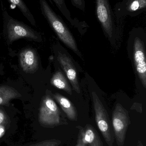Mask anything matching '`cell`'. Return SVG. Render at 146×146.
<instances>
[{"label": "cell", "mask_w": 146, "mask_h": 146, "mask_svg": "<svg viewBox=\"0 0 146 146\" xmlns=\"http://www.w3.org/2000/svg\"><path fill=\"white\" fill-rule=\"evenodd\" d=\"M39 3L42 15L59 38L78 54L79 50L75 40L61 18L51 7L46 0H39Z\"/></svg>", "instance_id": "1"}, {"label": "cell", "mask_w": 146, "mask_h": 146, "mask_svg": "<svg viewBox=\"0 0 146 146\" xmlns=\"http://www.w3.org/2000/svg\"><path fill=\"white\" fill-rule=\"evenodd\" d=\"M1 8L4 31L10 42L21 38H30L33 40H38L40 38V35L36 31L10 16L2 1Z\"/></svg>", "instance_id": "2"}, {"label": "cell", "mask_w": 146, "mask_h": 146, "mask_svg": "<svg viewBox=\"0 0 146 146\" xmlns=\"http://www.w3.org/2000/svg\"><path fill=\"white\" fill-rule=\"evenodd\" d=\"M95 120L98 128L109 146H113L114 135L111 131L110 121L106 109L95 92L92 93Z\"/></svg>", "instance_id": "3"}, {"label": "cell", "mask_w": 146, "mask_h": 146, "mask_svg": "<svg viewBox=\"0 0 146 146\" xmlns=\"http://www.w3.org/2000/svg\"><path fill=\"white\" fill-rule=\"evenodd\" d=\"M130 123L127 111L120 104H117L112 113V125L118 146H123L126 134Z\"/></svg>", "instance_id": "4"}, {"label": "cell", "mask_w": 146, "mask_h": 146, "mask_svg": "<svg viewBox=\"0 0 146 146\" xmlns=\"http://www.w3.org/2000/svg\"><path fill=\"white\" fill-rule=\"evenodd\" d=\"M96 14L105 34L111 38L114 33V24L109 0H96Z\"/></svg>", "instance_id": "5"}, {"label": "cell", "mask_w": 146, "mask_h": 146, "mask_svg": "<svg viewBox=\"0 0 146 146\" xmlns=\"http://www.w3.org/2000/svg\"><path fill=\"white\" fill-rule=\"evenodd\" d=\"M59 109L53 100L49 95L43 98L41 101L39 117L41 121L49 125L60 123Z\"/></svg>", "instance_id": "6"}, {"label": "cell", "mask_w": 146, "mask_h": 146, "mask_svg": "<svg viewBox=\"0 0 146 146\" xmlns=\"http://www.w3.org/2000/svg\"><path fill=\"white\" fill-rule=\"evenodd\" d=\"M134 60L138 76L143 87L146 88V59L143 42L139 37L135 39Z\"/></svg>", "instance_id": "7"}, {"label": "cell", "mask_w": 146, "mask_h": 146, "mask_svg": "<svg viewBox=\"0 0 146 146\" xmlns=\"http://www.w3.org/2000/svg\"><path fill=\"white\" fill-rule=\"evenodd\" d=\"M57 60L71 83L73 89L78 94L80 93V88L78 81L77 72L73 63L66 54L58 53Z\"/></svg>", "instance_id": "8"}, {"label": "cell", "mask_w": 146, "mask_h": 146, "mask_svg": "<svg viewBox=\"0 0 146 146\" xmlns=\"http://www.w3.org/2000/svg\"><path fill=\"white\" fill-rule=\"evenodd\" d=\"M21 67L25 72H35L38 68V60L34 50L28 48L21 51L19 56Z\"/></svg>", "instance_id": "9"}, {"label": "cell", "mask_w": 146, "mask_h": 146, "mask_svg": "<svg viewBox=\"0 0 146 146\" xmlns=\"http://www.w3.org/2000/svg\"><path fill=\"white\" fill-rule=\"evenodd\" d=\"M53 96L67 115L68 118L71 121H77L78 120L77 111L72 103L66 97L59 93L55 94Z\"/></svg>", "instance_id": "10"}, {"label": "cell", "mask_w": 146, "mask_h": 146, "mask_svg": "<svg viewBox=\"0 0 146 146\" xmlns=\"http://www.w3.org/2000/svg\"><path fill=\"white\" fill-rule=\"evenodd\" d=\"M84 138L88 146H103L98 133L90 124H87L84 128Z\"/></svg>", "instance_id": "11"}, {"label": "cell", "mask_w": 146, "mask_h": 146, "mask_svg": "<svg viewBox=\"0 0 146 146\" xmlns=\"http://www.w3.org/2000/svg\"><path fill=\"white\" fill-rule=\"evenodd\" d=\"M51 83L55 87L63 90L69 95H72V88L61 72L58 71L53 75L51 80Z\"/></svg>", "instance_id": "12"}, {"label": "cell", "mask_w": 146, "mask_h": 146, "mask_svg": "<svg viewBox=\"0 0 146 146\" xmlns=\"http://www.w3.org/2000/svg\"><path fill=\"white\" fill-rule=\"evenodd\" d=\"M20 96L19 93L12 87L7 86H0V105L7 104L11 100Z\"/></svg>", "instance_id": "13"}, {"label": "cell", "mask_w": 146, "mask_h": 146, "mask_svg": "<svg viewBox=\"0 0 146 146\" xmlns=\"http://www.w3.org/2000/svg\"><path fill=\"white\" fill-rule=\"evenodd\" d=\"M10 3L18 8L23 15L32 25L36 26V22L33 15L23 0H8Z\"/></svg>", "instance_id": "14"}, {"label": "cell", "mask_w": 146, "mask_h": 146, "mask_svg": "<svg viewBox=\"0 0 146 146\" xmlns=\"http://www.w3.org/2000/svg\"><path fill=\"white\" fill-rule=\"evenodd\" d=\"M52 1L55 4L56 6L59 9V11L63 15L72 25H78V24H81V22H79L78 20L73 19L72 18L71 13L67 7L64 0H52Z\"/></svg>", "instance_id": "15"}, {"label": "cell", "mask_w": 146, "mask_h": 146, "mask_svg": "<svg viewBox=\"0 0 146 146\" xmlns=\"http://www.w3.org/2000/svg\"><path fill=\"white\" fill-rule=\"evenodd\" d=\"M146 0H129L126 3V10L129 13H135L145 9Z\"/></svg>", "instance_id": "16"}, {"label": "cell", "mask_w": 146, "mask_h": 146, "mask_svg": "<svg viewBox=\"0 0 146 146\" xmlns=\"http://www.w3.org/2000/svg\"><path fill=\"white\" fill-rule=\"evenodd\" d=\"M79 133L78 135L77 143L75 146H87L84 138V128L82 127H78Z\"/></svg>", "instance_id": "17"}, {"label": "cell", "mask_w": 146, "mask_h": 146, "mask_svg": "<svg viewBox=\"0 0 146 146\" xmlns=\"http://www.w3.org/2000/svg\"><path fill=\"white\" fill-rule=\"evenodd\" d=\"M72 4L77 9L82 11H85V0H70Z\"/></svg>", "instance_id": "18"}, {"label": "cell", "mask_w": 146, "mask_h": 146, "mask_svg": "<svg viewBox=\"0 0 146 146\" xmlns=\"http://www.w3.org/2000/svg\"><path fill=\"white\" fill-rule=\"evenodd\" d=\"M4 119V115L2 111H0V124L2 123Z\"/></svg>", "instance_id": "19"}, {"label": "cell", "mask_w": 146, "mask_h": 146, "mask_svg": "<svg viewBox=\"0 0 146 146\" xmlns=\"http://www.w3.org/2000/svg\"><path fill=\"white\" fill-rule=\"evenodd\" d=\"M4 131V129L3 128V127L0 126V136L3 133Z\"/></svg>", "instance_id": "20"}, {"label": "cell", "mask_w": 146, "mask_h": 146, "mask_svg": "<svg viewBox=\"0 0 146 146\" xmlns=\"http://www.w3.org/2000/svg\"><path fill=\"white\" fill-rule=\"evenodd\" d=\"M138 146H144L143 143L141 141L139 140V141H138Z\"/></svg>", "instance_id": "21"}, {"label": "cell", "mask_w": 146, "mask_h": 146, "mask_svg": "<svg viewBox=\"0 0 146 146\" xmlns=\"http://www.w3.org/2000/svg\"><path fill=\"white\" fill-rule=\"evenodd\" d=\"M1 111V110H0V111Z\"/></svg>", "instance_id": "22"}]
</instances>
